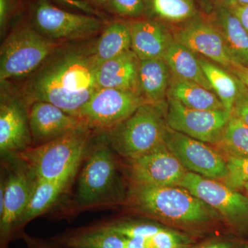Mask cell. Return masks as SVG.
Masks as SVG:
<instances>
[{
    "label": "cell",
    "mask_w": 248,
    "mask_h": 248,
    "mask_svg": "<svg viewBox=\"0 0 248 248\" xmlns=\"http://www.w3.org/2000/svg\"><path fill=\"white\" fill-rule=\"evenodd\" d=\"M92 50L59 49L29 77L22 89L26 104L45 102L79 117L99 87Z\"/></svg>",
    "instance_id": "cell-1"
},
{
    "label": "cell",
    "mask_w": 248,
    "mask_h": 248,
    "mask_svg": "<svg viewBox=\"0 0 248 248\" xmlns=\"http://www.w3.org/2000/svg\"><path fill=\"white\" fill-rule=\"evenodd\" d=\"M128 200L136 213L198 239L224 227L216 210L182 186L132 184Z\"/></svg>",
    "instance_id": "cell-2"
},
{
    "label": "cell",
    "mask_w": 248,
    "mask_h": 248,
    "mask_svg": "<svg viewBox=\"0 0 248 248\" xmlns=\"http://www.w3.org/2000/svg\"><path fill=\"white\" fill-rule=\"evenodd\" d=\"M91 130L85 125L48 143L28 148L17 156L37 180L74 176L86 153Z\"/></svg>",
    "instance_id": "cell-3"
},
{
    "label": "cell",
    "mask_w": 248,
    "mask_h": 248,
    "mask_svg": "<svg viewBox=\"0 0 248 248\" xmlns=\"http://www.w3.org/2000/svg\"><path fill=\"white\" fill-rule=\"evenodd\" d=\"M167 102L146 103L126 120L109 130L111 148L130 161L164 143L167 132Z\"/></svg>",
    "instance_id": "cell-4"
},
{
    "label": "cell",
    "mask_w": 248,
    "mask_h": 248,
    "mask_svg": "<svg viewBox=\"0 0 248 248\" xmlns=\"http://www.w3.org/2000/svg\"><path fill=\"white\" fill-rule=\"evenodd\" d=\"M59 43L41 35L33 27L20 26L8 35L0 50V80L30 77L58 50Z\"/></svg>",
    "instance_id": "cell-5"
},
{
    "label": "cell",
    "mask_w": 248,
    "mask_h": 248,
    "mask_svg": "<svg viewBox=\"0 0 248 248\" xmlns=\"http://www.w3.org/2000/svg\"><path fill=\"white\" fill-rule=\"evenodd\" d=\"M179 186L216 210L233 236L248 238V196L224 182L186 173Z\"/></svg>",
    "instance_id": "cell-6"
},
{
    "label": "cell",
    "mask_w": 248,
    "mask_h": 248,
    "mask_svg": "<svg viewBox=\"0 0 248 248\" xmlns=\"http://www.w3.org/2000/svg\"><path fill=\"white\" fill-rule=\"evenodd\" d=\"M78 193L84 205L124 200L117 162L107 145H99L90 153L80 174Z\"/></svg>",
    "instance_id": "cell-7"
},
{
    "label": "cell",
    "mask_w": 248,
    "mask_h": 248,
    "mask_svg": "<svg viewBox=\"0 0 248 248\" xmlns=\"http://www.w3.org/2000/svg\"><path fill=\"white\" fill-rule=\"evenodd\" d=\"M34 29L49 40H71L94 35L104 27L102 18L91 14L68 12L37 0L32 14Z\"/></svg>",
    "instance_id": "cell-8"
},
{
    "label": "cell",
    "mask_w": 248,
    "mask_h": 248,
    "mask_svg": "<svg viewBox=\"0 0 248 248\" xmlns=\"http://www.w3.org/2000/svg\"><path fill=\"white\" fill-rule=\"evenodd\" d=\"M164 143L187 172L223 182L229 173L226 157L212 145L168 128Z\"/></svg>",
    "instance_id": "cell-9"
},
{
    "label": "cell",
    "mask_w": 248,
    "mask_h": 248,
    "mask_svg": "<svg viewBox=\"0 0 248 248\" xmlns=\"http://www.w3.org/2000/svg\"><path fill=\"white\" fill-rule=\"evenodd\" d=\"M147 102L140 93L113 89H98L80 112L90 128L108 130L126 120Z\"/></svg>",
    "instance_id": "cell-10"
},
{
    "label": "cell",
    "mask_w": 248,
    "mask_h": 248,
    "mask_svg": "<svg viewBox=\"0 0 248 248\" xmlns=\"http://www.w3.org/2000/svg\"><path fill=\"white\" fill-rule=\"evenodd\" d=\"M232 114L226 110H201L167 98L168 126L199 141L215 146L219 141Z\"/></svg>",
    "instance_id": "cell-11"
},
{
    "label": "cell",
    "mask_w": 248,
    "mask_h": 248,
    "mask_svg": "<svg viewBox=\"0 0 248 248\" xmlns=\"http://www.w3.org/2000/svg\"><path fill=\"white\" fill-rule=\"evenodd\" d=\"M128 172L132 184L166 187L179 186L187 171L164 143L128 161Z\"/></svg>",
    "instance_id": "cell-12"
},
{
    "label": "cell",
    "mask_w": 248,
    "mask_h": 248,
    "mask_svg": "<svg viewBox=\"0 0 248 248\" xmlns=\"http://www.w3.org/2000/svg\"><path fill=\"white\" fill-rule=\"evenodd\" d=\"M170 29L174 40L197 55L228 70L238 65L228 53L221 34L202 15Z\"/></svg>",
    "instance_id": "cell-13"
},
{
    "label": "cell",
    "mask_w": 248,
    "mask_h": 248,
    "mask_svg": "<svg viewBox=\"0 0 248 248\" xmlns=\"http://www.w3.org/2000/svg\"><path fill=\"white\" fill-rule=\"evenodd\" d=\"M25 102L1 94L0 105V151L1 154L18 153L32 143Z\"/></svg>",
    "instance_id": "cell-14"
},
{
    "label": "cell",
    "mask_w": 248,
    "mask_h": 248,
    "mask_svg": "<svg viewBox=\"0 0 248 248\" xmlns=\"http://www.w3.org/2000/svg\"><path fill=\"white\" fill-rule=\"evenodd\" d=\"M29 120L32 144L35 146L87 125L80 117L70 115L53 104L45 102L31 104Z\"/></svg>",
    "instance_id": "cell-15"
},
{
    "label": "cell",
    "mask_w": 248,
    "mask_h": 248,
    "mask_svg": "<svg viewBox=\"0 0 248 248\" xmlns=\"http://www.w3.org/2000/svg\"><path fill=\"white\" fill-rule=\"evenodd\" d=\"M35 184V175L27 167V170H19L12 173L5 182L4 209L0 213L1 239L7 237L17 226L30 202Z\"/></svg>",
    "instance_id": "cell-16"
},
{
    "label": "cell",
    "mask_w": 248,
    "mask_h": 248,
    "mask_svg": "<svg viewBox=\"0 0 248 248\" xmlns=\"http://www.w3.org/2000/svg\"><path fill=\"white\" fill-rule=\"evenodd\" d=\"M128 25L131 49L140 60L163 58L174 40L170 27L155 19H137Z\"/></svg>",
    "instance_id": "cell-17"
},
{
    "label": "cell",
    "mask_w": 248,
    "mask_h": 248,
    "mask_svg": "<svg viewBox=\"0 0 248 248\" xmlns=\"http://www.w3.org/2000/svg\"><path fill=\"white\" fill-rule=\"evenodd\" d=\"M201 15L221 34L232 60L238 64L248 67V33L231 9L215 6Z\"/></svg>",
    "instance_id": "cell-18"
},
{
    "label": "cell",
    "mask_w": 248,
    "mask_h": 248,
    "mask_svg": "<svg viewBox=\"0 0 248 248\" xmlns=\"http://www.w3.org/2000/svg\"><path fill=\"white\" fill-rule=\"evenodd\" d=\"M140 59L132 49L98 67L96 79L99 89H113L140 93Z\"/></svg>",
    "instance_id": "cell-19"
},
{
    "label": "cell",
    "mask_w": 248,
    "mask_h": 248,
    "mask_svg": "<svg viewBox=\"0 0 248 248\" xmlns=\"http://www.w3.org/2000/svg\"><path fill=\"white\" fill-rule=\"evenodd\" d=\"M171 73L163 58L140 60L139 87L140 94L151 104H165Z\"/></svg>",
    "instance_id": "cell-20"
},
{
    "label": "cell",
    "mask_w": 248,
    "mask_h": 248,
    "mask_svg": "<svg viewBox=\"0 0 248 248\" xmlns=\"http://www.w3.org/2000/svg\"><path fill=\"white\" fill-rule=\"evenodd\" d=\"M167 98L175 99L189 108L201 110H226L217 94L194 81L171 74Z\"/></svg>",
    "instance_id": "cell-21"
},
{
    "label": "cell",
    "mask_w": 248,
    "mask_h": 248,
    "mask_svg": "<svg viewBox=\"0 0 248 248\" xmlns=\"http://www.w3.org/2000/svg\"><path fill=\"white\" fill-rule=\"evenodd\" d=\"M172 76L194 81L214 92L199 61L197 54L174 40L163 57Z\"/></svg>",
    "instance_id": "cell-22"
},
{
    "label": "cell",
    "mask_w": 248,
    "mask_h": 248,
    "mask_svg": "<svg viewBox=\"0 0 248 248\" xmlns=\"http://www.w3.org/2000/svg\"><path fill=\"white\" fill-rule=\"evenodd\" d=\"M131 49L128 22H113L103 31L92 49L93 61L97 68L104 62L117 58Z\"/></svg>",
    "instance_id": "cell-23"
},
{
    "label": "cell",
    "mask_w": 248,
    "mask_h": 248,
    "mask_svg": "<svg viewBox=\"0 0 248 248\" xmlns=\"http://www.w3.org/2000/svg\"><path fill=\"white\" fill-rule=\"evenodd\" d=\"M204 74L222 104L228 112L233 108L241 89V81L229 70L215 62L197 55Z\"/></svg>",
    "instance_id": "cell-24"
},
{
    "label": "cell",
    "mask_w": 248,
    "mask_h": 248,
    "mask_svg": "<svg viewBox=\"0 0 248 248\" xmlns=\"http://www.w3.org/2000/svg\"><path fill=\"white\" fill-rule=\"evenodd\" d=\"M146 16L170 27L181 25L200 16L195 0H146Z\"/></svg>",
    "instance_id": "cell-25"
},
{
    "label": "cell",
    "mask_w": 248,
    "mask_h": 248,
    "mask_svg": "<svg viewBox=\"0 0 248 248\" xmlns=\"http://www.w3.org/2000/svg\"><path fill=\"white\" fill-rule=\"evenodd\" d=\"M68 176L57 180H37L30 202L19 218L17 226L27 223L50 208L65 190L72 178Z\"/></svg>",
    "instance_id": "cell-26"
},
{
    "label": "cell",
    "mask_w": 248,
    "mask_h": 248,
    "mask_svg": "<svg viewBox=\"0 0 248 248\" xmlns=\"http://www.w3.org/2000/svg\"><path fill=\"white\" fill-rule=\"evenodd\" d=\"M213 146L224 156L248 159V125L232 115L221 138Z\"/></svg>",
    "instance_id": "cell-27"
},
{
    "label": "cell",
    "mask_w": 248,
    "mask_h": 248,
    "mask_svg": "<svg viewBox=\"0 0 248 248\" xmlns=\"http://www.w3.org/2000/svg\"><path fill=\"white\" fill-rule=\"evenodd\" d=\"M126 238L99 227L66 239L65 245L71 248H126Z\"/></svg>",
    "instance_id": "cell-28"
},
{
    "label": "cell",
    "mask_w": 248,
    "mask_h": 248,
    "mask_svg": "<svg viewBox=\"0 0 248 248\" xmlns=\"http://www.w3.org/2000/svg\"><path fill=\"white\" fill-rule=\"evenodd\" d=\"M109 231L126 239H148L161 231L166 226L155 221L122 220L108 223L104 226Z\"/></svg>",
    "instance_id": "cell-29"
},
{
    "label": "cell",
    "mask_w": 248,
    "mask_h": 248,
    "mask_svg": "<svg viewBox=\"0 0 248 248\" xmlns=\"http://www.w3.org/2000/svg\"><path fill=\"white\" fill-rule=\"evenodd\" d=\"M198 240L192 235L166 226L146 241L148 248H186Z\"/></svg>",
    "instance_id": "cell-30"
},
{
    "label": "cell",
    "mask_w": 248,
    "mask_h": 248,
    "mask_svg": "<svg viewBox=\"0 0 248 248\" xmlns=\"http://www.w3.org/2000/svg\"><path fill=\"white\" fill-rule=\"evenodd\" d=\"M224 156L228 163L229 173L223 182L233 188L241 190L243 184L248 182V159Z\"/></svg>",
    "instance_id": "cell-31"
},
{
    "label": "cell",
    "mask_w": 248,
    "mask_h": 248,
    "mask_svg": "<svg viewBox=\"0 0 248 248\" xmlns=\"http://www.w3.org/2000/svg\"><path fill=\"white\" fill-rule=\"evenodd\" d=\"M107 5L122 17L138 19L146 16V0H108Z\"/></svg>",
    "instance_id": "cell-32"
},
{
    "label": "cell",
    "mask_w": 248,
    "mask_h": 248,
    "mask_svg": "<svg viewBox=\"0 0 248 248\" xmlns=\"http://www.w3.org/2000/svg\"><path fill=\"white\" fill-rule=\"evenodd\" d=\"M248 244L247 239L233 236H210L186 248H244Z\"/></svg>",
    "instance_id": "cell-33"
},
{
    "label": "cell",
    "mask_w": 248,
    "mask_h": 248,
    "mask_svg": "<svg viewBox=\"0 0 248 248\" xmlns=\"http://www.w3.org/2000/svg\"><path fill=\"white\" fill-rule=\"evenodd\" d=\"M232 115L248 125V90L242 82Z\"/></svg>",
    "instance_id": "cell-34"
},
{
    "label": "cell",
    "mask_w": 248,
    "mask_h": 248,
    "mask_svg": "<svg viewBox=\"0 0 248 248\" xmlns=\"http://www.w3.org/2000/svg\"><path fill=\"white\" fill-rule=\"evenodd\" d=\"M201 14L208 12L215 6H221L225 7H234L238 4L236 0H195Z\"/></svg>",
    "instance_id": "cell-35"
},
{
    "label": "cell",
    "mask_w": 248,
    "mask_h": 248,
    "mask_svg": "<svg viewBox=\"0 0 248 248\" xmlns=\"http://www.w3.org/2000/svg\"><path fill=\"white\" fill-rule=\"evenodd\" d=\"M14 9V0H0V28L4 31Z\"/></svg>",
    "instance_id": "cell-36"
},
{
    "label": "cell",
    "mask_w": 248,
    "mask_h": 248,
    "mask_svg": "<svg viewBox=\"0 0 248 248\" xmlns=\"http://www.w3.org/2000/svg\"><path fill=\"white\" fill-rule=\"evenodd\" d=\"M230 9L237 17L248 33V4H237Z\"/></svg>",
    "instance_id": "cell-37"
},
{
    "label": "cell",
    "mask_w": 248,
    "mask_h": 248,
    "mask_svg": "<svg viewBox=\"0 0 248 248\" xmlns=\"http://www.w3.org/2000/svg\"><path fill=\"white\" fill-rule=\"evenodd\" d=\"M63 1H64L66 6L76 8V9L84 11L86 14L100 17L97 10L93 8L89 3L85 1L84 0H63Z\"/></svg>",
    "instance_id": "cell-38"
},
{
    "label": "cell",
    "mask_w": 248,
    "mask_h": 248,
    "mask_svg": "<svg viewBox=\"0 0 248 248\" xmlns=\"http://www.w3.org/2000/svg\"><path fill=\"white\" fill-rule=\"evenodd\" d=\"M245 85L248 90V67L238 64L229 69Z\"/></svg>",
    "instance_id": "cell-39"
},
{
    "label": "cell",
    "mask_w": 248,
    "mask_h": 248,
    "mask_svg": "<svg viewBox=\"0 0 248 248\" xmlns=\"http://www.w3.org/2000/svg\"><path fill=\"white\" fill-rule=\"evenodd\" d=\"M241 190H244L246 195L248 196V182L245 183L241 187Z\"/></svg>",
    "instance_id": "cell-40"
},
{
    "label": "cell",
    "mask_w": 248,
    "mask_h": 248,
    "mask_svg": "<svg viewBox=\"0 0 248 248\" xmlns=\"http://www.w3.org/2000/svg\"><path fill=\"white\" fill-rule=\"evenodd\" d=\"M94 2L100 5H107L108 0H93Z\"/></svg>",
    "instance_id": "cell-41"
},
{
    "label": "cell",
    "mask_w": 248,
    "mask_h": 248,
    "mask_svg": "<svg viewBox=\"0 0 248 248\" xmlns=\"http://www.w3.org/2000/svg\"><path fill=\"white\" fill-rule=\"evenodd\" d=\"M236 1H237L238 4H248V0H236Z\"/></svg>",
    "instance_id": "cell-42"
},
{
    "label": "cell",
    "mask_w": 248,
    "mask_h": 248,
    "mask_svg": "<svg viewBox=\"0 0 248 248\" xmlns=\"http://www.w3.org/2000/svg\"><path fill=\"white\" fill-rule=\"evenodd\" d=\"M54 1H58V2L62 3V4L66 5V4H65V2L63 1V0H54Z\"/></svg>",
    "instance_id": "cell-43"
},
{
    "label": "cell",
    "mask_w": 248,
    "mask_h": 248,
    "mask_svg": "<svg viewBox=\"0 0 248 248\" xmlns=\"http://www.w3.org/2000/svg\"><path fill=\"white\" fill-rule=\"evenodd\" d=\"M244 248H248V244L247 245V246H245Z\"/></svg>",
    "instance_id": "cell-44"
}]
</instances>
